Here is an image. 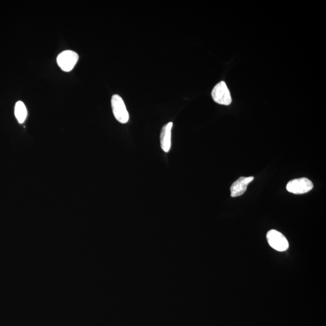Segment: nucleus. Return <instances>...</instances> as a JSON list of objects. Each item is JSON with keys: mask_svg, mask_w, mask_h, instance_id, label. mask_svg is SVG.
<instances>
[{"mask_svg": "<svg viewBox=\"0 0 326 326\" xmlns=\"http://www.w3.org/2000/svg\"><path fill=\"white\" fill-rule=\"evenodd\" d=\"M111 107L114 116L118 122L122 124L128 122L129 112L122 97L117 94L113 95L111 98Z\"/></svg>", "mask_w": 326, "mask_h": 326, "instance_id": "f257e3e1", "label": "nucleus"}, {"mask_svg": "<svg viewBox=\"0 0 326 326\" xmlns=\"http://www.w3.org/2000/svg\"><path fill=\"white\" fill-rule=\"evenodd\" d=\"M79 60V55L72 50H65L57 57V63L60 69L65 72H71Z\"/></svg>", "mask_w": 326, "mask_h": 326, "instance_id": "f03ea898", "label": "nucleus"}, {"mask_svg": "<svg viewBox=\"0 0 326 326\" xmlns=\"http://www.w3.org/2000/svg\"><path fill=\"white\" fill-rule=\"evenodd\" d=\"M212 96L213 100L219 105H229L232 102L229 90L224 81L215 85L212 90Z\"/></svg>", "mask_w": 326, "mask_h": 326, "instance_id": "7ed1b4c3", "label": "nucleus"}, {"mask_svg": "<svg viewBox=\"0 0 326 326\" xmlns=\"http://www.w3.org/2000/svg\"><path fill=\"white\" fill-rule=\"evenodd\" d=\"M268 244L274 250L278 252H285L289 248L287 238L277 230H272L267 233Z\"/></svg>", "mask_w": 326, "mask_h": 326, "instance_id": "20e7f679", "label": "nucleus"}, {"mask_svg": "<svg viewBox=\"0 0 326 326\" xmlns=\"http://www.w3.org/2000/svg\"><path fill=\"white\" fill-rule=\"evenodd\" d=\"M313 187L312 182L306 178L290 181L287 185L288 191L296 195L306 194L310 191Z\"/></svg>", "mask_w": 326, "mask_h": 326, "instance_id": "39448f33", "label": "nucleus"}, {"mask_svg": "<svg viewBox=\"0 0 326 326\" xmlns=\"http://www.w3.org/2000/svg\"><path fill=\"white\" fill-rule=\"evenodd\" d=\"M254 180V177H240V179L233 183L231 186V196L232 197H237L244 194L247 189L248 184Z\"/></svg>", "mask_w": 326, "mask_h": 326, "instance_id": "423d86ee", "label": "nucleus"}, {"mask_svg": "<svg viewBox=\"0 0 326 326\" xmlns=\"http://www.w3.org/2000/svg\"><path fill=\"white\" fill-rule=\"evenodd\" d=\"M173 123L169 122L162 127L160 134V144L163 151L169 152L171 148V137Z\"/></svg>", "mask_w": 326, "mask_h": 326, "instance_id": "0eeeda50", "label": "nucleus"}, {"mask_svg": "<svg viewBox=\"0 0 326 326\" xmlns=\"http://www.w3.org/2000/svg\"><path fill=\"white\" fill-rule=\"evenodd\" d=\"M15 115L19 124H23L27 116V110L22 101L17 102L15 107Z\"/></svg>", "mask_w": 326, "mask_h": 326, "instance_id": "6e6552de", "label": "nucleus"}]
</instances>
